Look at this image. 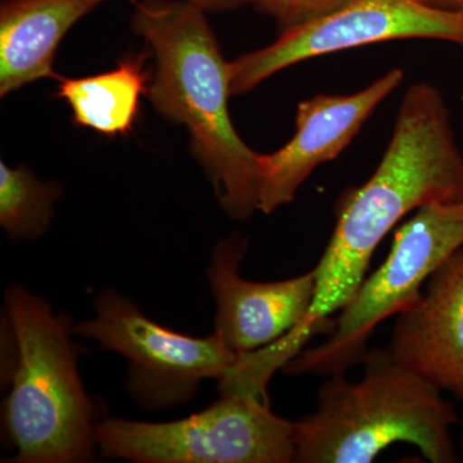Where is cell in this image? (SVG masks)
<instances>
[{"label": "cell", "instance_id": "1", "mask_svg": "<svg viewBox=\"0 0 463 463\" xmlns=\"http://www.w3.org/2000/svg\"><path fill=\"white\" fill-rule=\"evenodd\" d=\"M463 201V155L449 109L430 84L405 91L385 154L373 176L341 203L327 248L315 268L316 294L304 321L279 340L294 358L317 332L334 328L362 288L371 259L395 225L420 207Z\"/></svg>", "mask_w": 463, "mask_h": 463}, {"label": "cell", "instance_id": "2", "mask_svg": "<svg viewBox=\"0 0 463 463\" xmlns=\"http://www.w3.org/2000/svg\"><path fill=\"white\" fill-rule=\"evenodd\" d=\"M132 29L156 54L149 100L158 114L188 128L192 152L222 209L246 221L258 210L260 155L232 124L228 62L205 11L185 0H143L137 3Z\"/></svg>", "mask_w": 463, "mask_h": 463}, {"label": "cell", "instance_id": "3", "mask_svg": "<svg viewBox=\"0 0 463 463\" xmlns=\"http://www.w3.org/2000/svg\"><path fill=\"white\" fill-rule=\"evenodd\" d=\"M362 380L334 374L315 413L295 423V462L370 463L386 448L408 443L431 463L458 461L457 413L443 392L405 367L390 347L367 352Z\"/></svg>", "mask_w": 463, "mask_h": 463}, {"label": "cell", "instance_id": "4", "mask_svg": "<svg viewBox=\"0 0 463 463\" xmlns=\"http://www.w3.org/2000/svg\"><path fill=\"white\" fill-rule=\"evenodd\" d=\"M5 298L16 355L3 407V428L16 449L9 462L88 461L97 425L70 341L71 323L23 286H12Z\"/></svg>", "mask_w": 463, "mask_h": 463}, {"label": "cell", "instance_id": "5", "mask_svg": "<svg viewBox=\"0 0 463 463\" xmlns=\"http://www.w3.org/2000/svg\"><path fill=\"white\" fill-rule=\"evenodd\" d=\"M462 246L463 201L420 207L395 231L389 257L341 310L328 340L301 350L283 371L294 376L345 374L364 362L374 328L411 306L429 277Z\"/></svg>", "mask_w": 463, "mask_h": 463}, {"label": "cell", "instance_id": "6", "mask_svg": "<svg viewBox=\"0 0 463 463\" xmlns=\"http://www.w3.org/2000/svg\"><path fill=\"white\" fill-rule=\"evenodd\" d=\"M221 395L179 421L106 420L97 425L100 455L139 463L295 462V423L273 413L268 398Z\"/></svg>", "mask_w": 463, "mask_h": 463}, {"label": "cell", "instance_id": "7", "mask_svg": "<svg viewBox=\"0 0 463 463\" xmlns=\"http://www.w3.org/2000/svg\"><path fill=\"white\" fill-rule=\"evenodd\" d=\"M96 316L72 326V334L129 361L128 390L142 407L166 410L194 397L203 380H224L241 354L218 334L192 337L163 327L129 298L108 289L94 301Z\"/></svg>", "mask_w": 463, "mask_h": 463}, {"label": "cell", "instance_id": "8", "mask_svg": "<svg viewBox=\"0 0 463 463\" xmlns=\"http://www.w3.org/2000/svg\"><path fill=\"white\" fill-rule=\"evenodd\" d=\"M437 39L463 47V14L417 0H349L330 14L283 30L261 50L228 63L232 96H242L292 65L362 45L397 39Z\"/></svg>", "mask_w": 463, "mask_h": 463}, {"label": "cell", "instance_id": "9", "mask_svg": "<svg viewBox=\"0 0 463 463\" xmlns=\"http://www.w3.org/2000/svg\"><path fill=\"white\" fill-rule=\"evenodd\" d=\"M403 80V71L392 69L356 93L318 94L303 100L298 108L297 132L288 145L272 155H260L259 212L270 214L292 203L310 174L339 156Z\"/></svg>", "mask_w": 463, "mask_h": 463}, {"label": "cell", "instance_id": "10", "mask_svg": "<svg viewBox=\"0 0 463 463\" xmlns=\"http://www.w3.org/2000/svg\"><path fill=\"white\" fill-rule=\"evenodd\" d=\"M248 246L239 234L221 241L207 273L216 301L214 332L237 354L263 349L297 328L316 294L315 270L279 282L241 277L240 264Z\"/></svg>", "mask_w": 463, "mask_h": 463}, {"label": "cell", "instance_id": "11", "mask_svg": "<svg viewBox=\"0 0 463 463\" xmlns=\"http://www.w3.org/2000/svg\"><path fill=\"white\" fill-rule=\"evenodd\" d=\"M397 316L389 346L395 358L463 401V246Z\"/></svg>", "mask_w": 463, "mask_h": 463}, {"label": "cell", "instance_id": "12", "mask_svg": "<svg viewBox=\"0 0 463 463\" xmlns=\"http://www.w3.org/2000/svg\"><path fill=\"white\" fill-rule=\"evenodd\" d=\"M106 0H3L0 94L42 78L58 79L53 61L70 27Z\"/></svg>", "mask_w": 463, "mask_h": 463}, {"label": "cell", "instance_id": "13", "mask_svg": "<svg viewBox=\"0 0 463 463\" xmlns=\"http://www.w3.org/2000/svg\"><path fill=\"white\" fill-rule=\"evenodd\" d=\"M147 53L128 57L114 71L83 79L58 78L57 96L72 109L76 125L105 136H127L139 111V99L147 93L145 70Z\"/></svg>", "mask_w": 463, "mask_h": 463}, {"label": "cell", "instance_id": "14", "mask_svg": "<svg viewBox=\"0 0 463 463\" xmlns=\"http://www.w3.org/2000/svg\"><path fill=\"white\" fill-rule=\"evenodd\" d=\"M60 194L53 183L39 182L26 167L0 163V224L14 240H35L50 224Z\"/></svg>", "mask_w": 463, "mask_h": 463}, {"label": "cell", "instance_id": "15", "mask_svg": "<svg viewBox=\"0 0 463 463\" xmlns=\"http://www.w3.org/2000/svg\"><path fill=\"white\" fill-rule=\"evenodd\" d=\"M279 21L283 29L325 16L349 0H243Z\"/></svg>", "mask_w": 463, "mask_h": 463}, {"label": "cell", "instance_id": "16", "mask_svg": "<svg viewBox=\"0 0 463 463\" xmlns=\"http://www.w3.org/2000/svg\"><path fill=\"white\" fill-rule=\"evenodd\" d=\"M205 12L219 14V12L232 11L245 5L243 0H185Z\"/></svg>", "mask_w": 463, "mask_h": 463}, {"label": "cell", "instance_id": "17", "mask_svg": "<svg viewBox=\"0 0 463 463\" xmlns=\"http://www.w3.org/2000/svg\"><path fill=\"white\" fill-rule=\"evenodd\" d=\"M428 7L440 9V11L447 12H462L463 14V0H417Z\"/></svg>", "mask_w": 463, "mask_h": 463}, {"label": "cell", "instance_id": "18", "mask_svg": "<svg viewBox=\"0 0 463 463\" xmlns=\"http://www.w3.org/2000/svg\"><path fill=\"white\" fill-rule=\"evenodd\" d=\"M462 461H463V447H462Z\"/></svg>", "mask_w": 463, "mask_h": 463}]
</instances>
